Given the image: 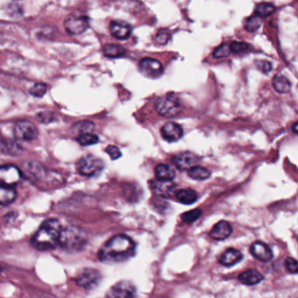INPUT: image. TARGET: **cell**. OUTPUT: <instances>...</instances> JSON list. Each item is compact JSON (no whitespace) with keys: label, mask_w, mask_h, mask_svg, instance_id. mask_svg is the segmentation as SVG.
Returning a JSON list of instances; mask_svg holds the SVG:
<instances>
[{"label":"cell","mask_w":298,"mask_h":298,"mask_svg":"<svg viewBox=\"0 0 298 298\" xmlns=\"http://www.w3.org/2000/svg\"><path fill=\"white\" fill-rule=\"evenodd\" d=\"M262 18L257 16V15H254V16L249 18L248 20L246 21V30L249 31L250 33H255V32L260 29V27H262Z\"/></svg>","instance_id":"obj_30"},{"label":"cell","mask_w":298,"mask_h":298,"mask_svg":"<svg viewBox=\"0 0 298 298\" xmlns=\"http://www.w3.org/2000/svg\"><path fill=\"white\" fill-rule=\"evenodd\" d=\"M77 141L79 142L81 145H93L99 142V137L94 133H88V134L77 136Z\"/></svg>","instance_id":"obj_29"},{"label":"cell","mask_w":298,"mask_h":298,"mask_svg":"<svg viewBox=\"0 0 298 298\" xmlns=\"http://www.w3.org/2000/svg\"><path fill=\"white\" fill-rule=\"evenodd\" d=\"M17 192L15 189L12 187H4L0 189V204L5 206L14 202L16 199Z\"/></svg>","instance_id":"obj_25"},{"label":"cell","mask_w":298,"mask_h":298,"mask_svg":"<svg viewBox=\"0 0 298 298\" xmlns=\"http://www.w3.org/2000/svg\"><path fill=\"white\" fill-rule=\"evenodd\" d=\"M242 258H243V255L239 250L229 249L222 254L220 258H219V262L221 263L222 265L230 267V266L238 263L241 260H242Z\"/></svg>","instance_id":"obj_18"},{"label":"cell","mask_w":298,"mask_h":298,"mask_svg":"<svg viewBox=\"0 0 298 298\" xmlns=\"http://www.w3.org/2000/svg\"><path fill=\"white\" fill-rule=\"evenodd\" d=\"M252 255L262 262H269L273 258V253L267 244L261 242H255L250 248Z\"/></svg>","instance_id":"obj_15"},{"label":"cell","mask_w":298,"mask_h":298,"mask_svg":"<svg viewBox=\"0 0 298 298\" xmlns=\"http://www.w3.org/2000/svg\"><path fill=\"white\" fill-rule=\"evenodd\" d=\"M176 199L184 205H192L198 199L197 192L192 189H180L175 192Z\"/></svg>","instance_id":"obj_21"},{"label":"cell","mask_w":298,"mask_h":298,"mask_svg":"<svg viewBox=\"0 0 298 298\" xmlns=\"http://www.w3.org/2000/svg\"><path fill=\"white\" fill-rule=\"evenodd\" d=\"M275 12V7L274 5L269 3H261L255 8V15L264 18L274 14Z\"/></svg>","instance_id":"obj_28"},{"label":"cell","mask_w":298,"mask_h":298,"mask_svg":"<svg viewBox=\"0 0 298 298\" xmlns=\"http://www.w3.org/2000/svg\"><path fill=\"white\" fill-rule=\"evenodd\" d=\"M173 162L178 169L181 171H186V170L189 171L199 165L200 159L194 153L186 152V153H179L173 157Z\"/></svg>","instance_id":"obj_12"},{"label":"cell","mask_w":298,"mask_h":298,"mask_svg":"<svg viewBox=\"0 0 298 298\" xmlns=\"http://www.w3.org/2000/svg\"><path fill=\"white\" fill-rule=\"evenodd\" d=\"M103 53L109 58H122L125 55L126 50L117 44H107L103 47Z\"/></svg>","instance_id":"obj_24"},{"label":"cell","mask_w":298,"mask_h":298,"mask_svg":"<svg viewBox=\"0 0 298 298\" xmlns=\"http://www.w3.org/2000/svg\"><path fill=\"white\" fill-rule=\"evenodd\" d=\"M110 32L117 40H126L132 33V27L125 21L115 20L110 23Z\"/></svg>","instance_id":"obj_14"},{"label":"cell","mask_w":298,"mask_h":298,"mask_svg":"<svg viewBox=\"0 0 298 298\" xmlns=\"http://www.w3.org/2000/svg\"><path fill=\"white\" fill-rule=\"evenodd\" d=\"M231 52L230 50V46L228 44H222L219 47H217L214 52L212 53V55L216 59H219V58H225L229 55V53Z\"/></svg>","instance_id":"obj_34"},{"label":"cell","mask_w":298,"mask_h":298,"mask_svg":"<svg viewBox=\"0 0 298 298\" xmlns=\"http://www.w3.org/2000/svg\"><path fill=\"white\" fill-rule=\"evenodd\" d=\"M14 135L17 139L31 142L36 139L39 135V130L33 123L26 120H21L14 124Z\"/></svg>","instance_id":"obj_8"},{"label":"cell","mask_w":298,"mask_h":298,"mask_svg":"<svg viewBox=\"0 0 298 298\" xmlns=\"http://www.w3.org/2000/svg\"><path fill=\"white\" fill-rule=\"evenodd\" d=\"M151 186L153 189V192L157 195L163 197V198H167L170 197L173 193V190L175 186L172 182H165V181H159V180H154L151 183Z\"/></svg>","instance_id":"obj_17"},{"label":"cell","mask_w":298,"mask_h":298,"mask_svg":"<svg viewBox=\"0 0 298 298\" xmlns=\"http://www.w3.org/2000/svg\"><path fill=\"white\" fill-rule=\"evenodd\" d=\"M102 274L96 268H83L77 276V284L86 290H93L102 281Z\"/></svg>","instance_id":"obj_6"},{"label":"cell","mask_w":298,"mask_h":298,"mask_svg":"<svg viewBox=\"0 0 298 298\" xmlns=\"http://www.w3.org/2000/svg\"><path fill=\"white\" fill-rule=\"evenodd\" d=\"M139 69L144 77L157 79L164 73V66L159 60L143 58L139 62Z\"/></svg>","instance_id":"obj_11"},{"label":"cell","mask_w":298,"mask_h":298,"mask_svg":"<svg viewBox=\"0 0 298 298\" xmlns=\"http://www.w3.org/2000/svg\"><path fill=\"white\" fill-rule=\"evenodd\" d=\"M105 152L109 154V156L112 160H116V159H119L120 157L122 156L120 150L115 145L108 146L106 150H105Z\"/></svg>","instance_id":"obj_37"},{"label":"cell","mask_w":298,"mask_h":298,"mask_svg":"<svg viewBox=\"0 0 298 298\" xmlns=\"http://www.w3.org/2000/svg\"><path fill=\"white\" fill-rule=\"evenodd\" d=\"M66 32L72 35H79L90 27V18L83 14H70L64 21Z\"/></svg>","instance_id":"obj_7"},{"label":"cell","mask_w":298,"mask_h":298,"mask_svg":"<svg viewBox=\"0 0 298 298\" xmlns=\"http://www.w3.org/2000/svg\"><path fill=\"white\" fill-rule=\"evenodd\" d=\"M95 123L90 121H81L73 124L72 130L74 134H77V136L88 133H93L95 130Z\"/></svg>","instance_id":"obj_26"},{"label":"cell","mask_w":298,"mask_h":298,"mask_svg":"<svg viewBox=\"0 0 298 298\" xmlns=\"http://www.w3.org/2000/svg\"><path fill=\"white\" fill-rule=\"evenodd\" d=\"M77 168L81 175L92 177L103 171L104 163L102 159L89 155L80 159L77 162Z\"/></svg>","instance_id":"obj_5"},{"label":"cell","mask_w":298,"mask_h":298,"mask_svg":"<svg viewBox=\"0 0 298 298\" xmlns=\"http://www.w3.org/2000/svg\"><path fill=\"white\" fill-rule=\"evenodd\" d=\"M22 178V174L17 166L4 165L0 167V181L1 186L14 188Z\"/></svg>","instance_id":"obj_10"},{"label":"cell","mask_w":298,"mask_h":298,"mask_svg":"<svg viewBox=\"0 0 298 298\" xmlns=\"http://www.w3.org/2000/svg\"><path fill=\"white\" fill-rule=\"evenodd\" d=\"M155 108L159 114L166 117H173L180 112L182 104L179 98L173 95H166L157 100Z\"/></svg>","instance_id":"obj_4"},{"label":"cell","mask_w":298,"mask_h":298,"mask_svg":"<svg viewBox=\"0 0 298 298\" xmlns=\"http://www.w3.org/2000/svg\"><path fill=\"white\" fill-rule=\"evenodd\" d=\"M88 242L86 232L79 227H66L60 234L59 245L62 249L68 252L83 250Z\"/></svg>","instance_id":"obj_3"},{"label":"cell","mask_w":298,"mask_h":298,"mask_svg":"<svg viewBox=\"0 0 298 298\" xmlns=\"http://www.w3.org/2000/svg\"><path fill=\"white\" fill-rule=\"evenodd\" d=\"M231 52L235 53H241L245 52L249 49V44L246 42H239V41H234L233 43L229 45Z\"/></svg>","instance_id":"obj_35"},{"label":"cell","mask_w":298,"mask_h":298,"mask_svg":"<svg viewBox=\"0 0 298 298\" xmlns=\"http://www.w3.org/2000/svg\"><path fill=\"white\" fill-rule=\"evenodd\" d=\"M233 232V229L229 222L225 220L218 222L213 228H212L210 236L213 240L216 241H223L225 239L229 238Z\"/></svg>","instance_id":"obj_16"},{"label":"cell","mask_w":298,"mask_h":298,"mask_svg":"<svg viewBox=\"0 0 298 298\" xmlns=\"http://www.w3.org/2000/svg\"><path fill=\"white\" fill-rule=\"evenodd\" d=\"M1 151H2V153H5L7 155L15 156V155H19L22 152V146L13 140H2Z\"/></svg>","instance_id":"obj_23"},{"label":"cell","mask_w":298,"mask_h":298,"mask_svg":"<svg viewBox=\"0 0 298 298\" xmlns=\"http://www.w3.org/2000/svg\"><path fill=\"white\" fill-rule=\"evenodd\" d=\"M201 213H202V211L200 209H193L188 212H184L181 216V219L183 221L186 222V223H192L199 219V217L201 216Z\"/></svg>","instance_id":"obj_31"},{"label":"cell","mask_w":298,"mask_h":298,"mask_svg":"<svg viewBox=\"0 0 298 298\" xmlns=\"http://www.w3.org/2000/svg\"><path fill=\"white\" fill-rule=\"evenodd\" d=\"M292 129H293V131H294L295 134H297L298 135V122H296V123L293 124V126H292Z\"/></svg>","instance_id":"obj_39"},{"label":"cell","mask_w":298,"mask_h":298,"mask_svg":"<svg viewBox=\"0 0 298 298\" xmlns=\"http://www.w3.org/2000/svg\"><path fill=\"white\" fill-rule=\"evenodd\" d=\"M239 280L243 284L252 286L262 282L263 280V275L255 269H249L239 275Z\"/></svg>","instance_id":"obj_20"},{"label":"cell","mask_w":298,"mask_h":298,"mask_svg":"<svg viewBox=\"0 0 298 298\" xmlns=\"http://www.w3.org/2000/svg\"><path fill=\"white\" fill-rule=\"evenodd\" d=\"M273 87L278 93H288L291 89V83L284 76L276 74L273 79Z\"/></svg>","instance_id":"obj_22"},{"label":"cell","mask_w":298,"mask_h":298,"mask_svg":"<svg viewBox=\"0 0 298 298\" xmlns=\"http://www.w3.org/2000/svg\"><path fill=\"white\" fill-rule=\"evenodd\" d=\"M285 266L288 269V271L290 272L291 274H297L298 262L295 259L288 257L285 261Z\"/></svg>","instance_id":"obj_36"},{"label":"cell","mask_w":298,"mask_h":298,"mask_svg":"<svg viewBox=\"0 0 298 298\" xmlns=\"http://www.w3.org/2000/svg\"><path fill=\"white\" fill-rule=\"evenodd\" d=\"M163 138L169 142H177L183 136V129L179 123L168 122L161 129Z\"/></svg>","instance_id":"obj_13"},{"label":"cell","mask_w":298,"mask_h":298,"mask_svg":"<svg viewBox=\"0 0 298 298\" xmlns=\"http://www.w3.org/2000/svg\"><path fill=\"white\" fill-rule=\"evenodd\" d=\"M172 38V34L167 29H161L158 32L155 37V41L159 45H166Z\"/></svg>","instance_id":"obj_33"},{"label":"cell","mask_w":298,"mask_h":298,"mask_svg":"<svg viewBox=\"0 0 298 298\" xmlns=\"http://www.w3.org/2000/svg\"><path fill=\"white\" fill-rule=\"evenodd\" d=\"M136 254V243L125 235H117L102 247L98 257L103 262L119 263L128 261Z\"/></svg>","instance_id":"obj_1"},{"label":"cell","mask_w":298,"mask_h":298,"mask_svg":"<svg viewBox=\"0 0 298 298\" xmlns=\"http://www.w3.org/2000/svg\"><path fill=\"white\" fill-rule=\"evenodd\" d=\"M62 227L55 219L45 220L37 230L32 239V244L35 249L47 251L56 248L60 242Z\"/></svg>","instance_id":"obj_2"},{"label":"cell","mask_w":298,"mask_h":298,"mask_svg":"<svg viewBox=\"0 0 298 298\" xmlns=\"http://www.w3.org/2000/svg\"><path fill=\"white\" fill-rule=\"evenodd\" d=\"M188 176L191 179H194V180L202 181V180H205V179L210 178L211 172L205 167L197 166L192 169L189 170Z\"/></svg>","instance_id":"obj_27"},{"label":"cell","mask_w":298,"mask_h":298,"mask_svg":"<svg viewBox=\"0 0 298 298\" xmlns=\"http://www.w3.org/2000/svg\"><path fill=\"white\" fill-rule=\"evenodd\" d=\"M136 288L129 281H120L108 290L106 298H136Z\"/></svg>","instance_id":"obj_9"},{"label":"cell","mask_w":298,"mask_h":298,"mask_svg":"<svg viewBox=\"0 0 298 298\" xmlns=\"http://www.w3.org/2000/svg\"><path fill=\"white\" fill-rule=\"evenodd\" d=\"M256 66L262 73H268L272 70V64L267 60H258L256 61Z\"/></svg>","instance_id":"obj_38"},{"label":"cell","mask_w":298,"mask_h":298,"mask_svg":"<svg viewBox=\"0 0 298 298\" xmlns=\"http://www.w3.org/2000/svg\"><path fill=\"white\" fill-rule=\"evenodd\" d=\"M155 173L158 180L165 182H172L176 176L175 170L166 164L158 165L155 168Z\"/></svg>","instance_id":"obj_19"},{"label":"cell","mask_w":298,"mask_h":298,"mask_svg":"<svg viewBox=\"0 0 298 298\" xmlns=\"http://www.w3.org/2000/svg\"><path fill=\"white\" fill-rule=\"evenodd\" d=\"M47 87L45 83H35L33 87H31L29 93L34 97L41 98L47 93Z\"/></svg>","instance_id":"obj_32"}]
</instances>
